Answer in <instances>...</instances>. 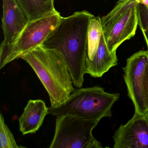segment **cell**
I'll use <instances>...</instances> for the list:
<instances>
[{
  "instance_id": "obj_1",
  "label": "cell",
  "mask_w": 148,
  "mask_h": 148,
  "mask_svg": "<svg viewBox=\"0 0 148 148\" xmlns=\"http://www.w3.org/2000/svg\"><path fill=\"white\" fill-rule=\"evenodd\" d=\"M94 15L86 11L62 17L56 28L41 45L61 53L66 62L74 86H83L86 73L85 62L90 20Z\"/></svg>"
},
{
  "instance_id": "obj_2",
  "label": "cell",
  "mask_w": 148,
  "mask_h": 148,
  "mask_svg": "<svg viewBox=\"0 0 148 148\" xmlns=\"http://www.w3.org/2000/svg\"><path fill=\"white\" fill-rule=\"evenodd\" d=\"M19 58L36 73L48 93L51 106L63 103L75 90L66 62L59 52L40 45L25 53Z\"/></svg>"
},
{
  "instance_id": "obj_3",
  "label": "cell",
  "mask_w": 148,
  "mask_h": 148,
  "mask_svg": "<svg viewBox=\"0 0 148 148\" xmlns=\"http://www.w3.org/2000/svg\"><path fill=\"white\" fill-rule=\"evenodd\" d=\"M119 97V93L106 92L100 86L77 88L63 103L49 107V114L56 117L70 114L101 120L111 117L112 108Z\"/></svg>"
},
{
  "instance_id": "obj_4",
  "label": "cell",
  "mask_w": 148,
  "mask_h": 148,
  "mask_svg": "<svg viewBox=\"0 0 148 148\" xmlns=\"http://www.w3.org/2000/svg\"><path fill=\"white\" fill-rule=\"evenodd\" d=\"M100 120L70 114L56 117L55 132L49 148H103L92 134Z\"/></svg>"
},
{
  "instance_id": "obj_5",
  "label": "cell",
  "mask_w": 148,
  "mask_h": 148,
  "mask_svg": "<svg viewBox=\"0 0 148 148\" xmlns=\"http://www.w3.org/2000/svg\"><path fill=\"white\" fill-rule=\"evenodd\" d=\"M136 0L117 3L108 14L101 18L103 33L110 51L116 53L118 47L136 34L138 25Z\"/></svg>"
},
{
  "instance_id": "obj_6",
  "label": "cell",
  "mask_w": 148,
  "mask_h": 148,
  "mask_svg": "<svg viewBox=\"0 0 148 148\" xmlns=\"http://www.w3.org/2000/svg\"><path fill=\"white\" fill-rule=\"evenodd\" d=\"M61 17L58 12L41 18L28 21L17 40L12 45L1 44L0 69L20 56L42 45L58 25Z\"/></svg>"
},
{
  "instance_id": "obj_7",
  "label": "cell",
  "mask_w": 148,
  "mask_h": 148,
  "mask_svg": "<svg viewBox=\"0 0 148 148\" xmlns=\"http://www.w3.org/2000/svg\"><path fill=\"white\" fill-rule=\"evenodd\" d=\"M148 62V51H139L127 59L126 65L123 68L128 96L134 104L135 113L142 115H145L147 112L145 102L144 75Z\"/></svg>"
},
{
  "instance_id": "obj_8",
  "label": "cell",
  "mask_w": 148,
  "mask_h": 148,
  "mask_svg": "<svg viewBox=\"0 0 148 148\" xmlns=\"http://www.w3.org/2000/svg\"><path fill=\"white\" fill-rule=\"evenodd\" d=\"M114 148H148V121L145 115L135 113L116 131Z\"/></svg>"
},
{
  "instance_id": "obj_9",
  "label": "cell",
  "mask_w": 148,
  "mask_h": 148,
  "mask_svg": "<svg viewBox=\"0 0 148 148\" xmlns=\"http://www.w3.org/2000/svg\"><path fill=\"white\" fill-rule=\"evenodd\" d=\"M28 22L17 0H3L2 27L4 40L1 44L8 46L14 44Z\"/></svg>"
},
{
  "instance_id": "obj_10",
  "label": "cell",
  "mask_w": 148,
  "mask_h": 148,
  "mask_svg": "<svg viewBox=\"0 0 148 148\" xmlns=\"http://www.w3.org/2000/svg\"><path fill=\"white\" fill-rule=\"evenodd\" d=\"M49 108L41 99H30L19 118L20 130L22 135L34 133L40 129Z\"/></svg>"
},
{
  "instance_id": "obj_11",
  "label": "cell",
  "mask_w": 148,
  "mask_h": 148,
  "mask_svg": "<svg viewBox=\"0 0 148 148\" xmlns=\"http://www.w3.org/2000/svg\"><path fill=\"white\" fill-rule=\"evenodd\" d=\"M117 63L116 53L110 51L103 33L94 58L85 64L86 73L93 77H101L110 68L116 66Z\"/></svg>"
},
{
  "instance_id": "obj_12",
  "label": "cell",
  "mask_w": 148,
  "mask_h": 148,
  "mask_svg": "<svg viewBox=\"0 0 148 148\" xmlns=\"http://www.w3.org/2000/svg\"><path fill=\"white\" fill-rule=\"evenodd\" d=\"M28 21L41 18L58 12L54 0H17Z\"/></svg>"
},
{
  "instance_id": "obj_13",
  "label": "cell",
  "mask_w": 148,
  "mask_h": 148,
  "mask_svg": "<svg viewBox=\"0 0 148 148\" xmlns=\"http://www.w3.org/2000/svg\"><path fill=\"white\" fill-rule=\"evenodd\" d=\"M102 34L101 18L93 16L90 20L88 29L85 64L92 61L94 58L99 46Z\"/></svg>"
},
{
  "instance_id": "obj_14",
  "label": "cell",
  "mask_w": 148,
  "mask_h": 148,
  "mask_svg": "<svg viewBox=\"0 0 148 148\" xmlns=\"http://www.w3.org/2000/svg\"><path fill=\"white\" fill-rule=\"evenodd\" d=\"M0 148H19L24 146H18L14 136L5 121L3 114L0 115Z\"/></svg>"
},
{
  "instance_id": "obj_15",
  "label": "cell",
  "mask_w": 148,
  "mask_h": 148,
  "mask_svg": "<svg viewBox=\"0 0 148 148\" xmlns=\"http://www.w3.org/2000/svg\"><path fill=\"white\" fill-rule=\"evenodd\" d=\"M137 12L138 25L145 39L148 52V11L143 5L138 4Z\"/></svg>"
},
{
  "instance_id": "obj_16",
  "label": "cell",
  "mask_w": 148,
  "mask_h": 148,
  "mask_svg": "<svg viewBox=\"0 0 148 148\" xmlns=\"http://www.w3.org/2000/svg\"><path fill=\"white\" fill-rule=\"evenodd\" d=\"M144 95L145 107L147 112L148 111V62L145 71Z\"/></svg>"
},
{
  "instance_id": "obj_17",
  "label": "cell",
  "mask_w": 148,
  "mask_h": 148,
  "mask_svg": "<svg viewBox=\"0 0 148 148\" xmlns=\"http://www.w3.org/2000/svg\"><path fill=\"white\" fill-rule=\"evenodd\" d=\"M138 4H142L145 7L148 11V0H136Z\"/></svg>"
},
{
  "instance_id": "obj_18",
  "label": "cell",
  "mask_w": 148,
  "mask_h": 148,
  "mask_svg": "<svg viewBox=\"0 0 148 148\" xmlns=\"http://www.w3.org/2000/svg\"><path fill=\"white\" fill-rule=\"evenodd\" d=\"M129 1V0H119V1L117 3H124V2H126V1Z\"/></svg>"
},
{
  "instance_id": "obj_19",
  "label": "cell",
  "mask_w": 148,
  "mask_h": 148,
  "mask_svg": "<svg viewBox=\"0 0 148 148\" xmlns=\"http://www.w3.org/2000/svg\"><path fill=\"white\" fill-rule=\"evenodd\" d=\"M145 116H146V119H147V120L148 121V111L146 112V114H145Z\"/></svg>"
}]
</instances>
